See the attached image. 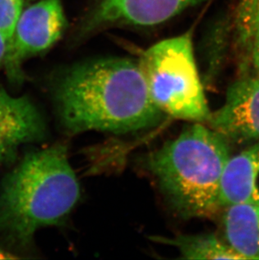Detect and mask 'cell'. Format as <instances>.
I'll return each instance as SVG.
<instances>
[{
	"label": "cell",
	"mask_w": 259,
	"mask_h": 260,
	"mask_svg": "<svg viewBox=\"0 0 259 260\" xmlns=\"http://www.w3.org/2000/svg\"><path fill=\"white\" fill-rule=\"evenodd\" d=\"M61 126L70 135L125 134L156 125L164 113L152 101L137 61L97 59L69 69L55 89Z\"/></svg>",
	"instance_id": "obj_1"
},
{
	"label": "cell",
	"mask_w": 259,
	"mask_h": 260,
	"mask_svg": "<svg viewBox=\"0 0 259 260\" xmlns=\"http://www.w3.org/2000/svg\"><path fill=\"white\" fill-rule=\"evenodd\" d=\"M80 198L64 145L28 152L3 179L0 235L26 246L39 229L63 222Z\"/></svg>",
	"instance_id": "obj_2"
},
{
	"label": "cell",
	"mask_w": 259,
	"mask_h": 260,
	"mask_svg": "<svg viewBox=\"0 0 259 260\" xmlns=\"http://www.w3.org/2000/svg\"><path fill=\"white\" fill-rule=\"evenodd\" d=\"M230 157L225 138L204 123L193 122L151 152L144 166L182 218H210L221 209L220 183Z\"/></svg>",
	"instance_id": "obj_3"
},
{
	"label": "cell",
	"mask_w": 259,
	"mask_h": 260,
	"mask_svg": "<svg viewBox=\"0 0 259 260\" xmlns=\"http://www.w3.org/2000/svg\"><path fill=\"white\" fill-rule=\"evenodd\" d=\"M137 63L151 98L163 113L190 122L207 123L211 111L190 33L152 45L142 52Z\"/></svg>",
	"instance_id": "obj_4"
},
{
	"label": "cell",
	"mask_w": 259,
	"mask_h": 260,
	"mask_svg": "<svg viewBox=\"0 0 259 260\" xmlns=\"http://www.w3.org/2000/svg\"><path fill=\"white\" fill-rule=\"evenodd\" d=\"M67 27L61 0H40L23 10L10 43L5 66L10 80H22L20 66L25 59L46 52Z\"/></svg>",
	"instance_id": "obj_5"
},
{
	"label": "cell",
	"mask_w": 259,
	"mask_h": 260,
	"mask_svg": "<svg viewBox=\"0 0 259 260\" xmlns=\"http://www.w3.org/2000/svg\"><path fill=\"white\" fill-rule=\"evenodd\" d=\"M206 124L229 143L259 142V75L242 72Z\"/></svg>",
	"instance_id": "obj_6"
},
{
	"label": "cell",
	"mask_w": 259,
	"mask_h": 260,
	"mask_svg": "<svg viewBox=\"0 0 259 260\" xmlns=\"http://www.w3.org/2000/svg\"><path fill=\"white\" fill-rule=\"evenodd\" d=\"M203 0H96L85 27L91 31L110 26H155Z\"/></svg>",
	"instance_id": "obj_7"
},
{
	"label": "cell",
	"mask_w": 259,
	"mask_h": 260,
	"mask_svg": "<svg viewBox=\"0 0 259 260\" xmlns=\"http://www.w3.org/2000/svg\"><path fill=\"white\" fill-rule=\"evenodd\" d=\"M46 136V121L31 100L0 88V165L15 159L22 145L39 143Z\"/></svg>",
	"instance_id": "obj_8"
},
{
	"label": "cell",
	"mask_w": 259,
	"mask_h": 260,
	"mask_svg": "<svg viewBox=\"0 0 259 260\" xmlns=\"http://www.w3.org/2000/svg\"><path fill=\"white\" fill-rule=\"evenodd\" d=\"M221 209L237 204L259 205V142L231 156L220 183Z\"/></svg>",
	"instance_id": "obj_9"
},
{
	"label": "cell",
	"mask_w": 259,
	"mask_h": 260,
	"mask_svg": "<svg viewBox=\"0 0 259 260\" xmlns=\"http://www.w3.org/2000/svg\"><path fill=\"white\" fill-rule=\"evenodd\" d=\"M223 239L244 260L259 259V205L224 207Z\"/></svg>",
	"instance_id": "obj_10"
},
{
	"label": "cell",
	"mask_w": 259,
	"mask_h": 260,
	"mask_svg": "<svg viewBox=\"0 0 259 260\" xmlns=\"http://www.w3.org/2000/svg\"><path fill=\"white\" fill-rule=\"evenodd\" d=\"M158 243L174 246L186 259H236L242 256L236 253L223 238L215 234L180 235L175 238L152 237Z\"/></svg>",
	"instance_id": "obj_11"
},
{
	"label": "cell",
	"mask_w": 259,
	"mask_h": 260,
	"mask_svg": "<svg viewBox=\"0 0 259 260\" xmlns=\"http://www.w3.org/2000/svg\"><path fill=\"white\" fill-rule=\"evenodd\" d=\"M259 21V0H238L233 13L232 30L235 48L242 66Z\"/></svg>",
	"instance_id": "obj_12"
},
{
	"label": "cell",
	"mask_w": 259,
	"mask_h": 260,
	"mask_svg": "<svg viewBox=\"0 0 259 260\" xmlns=\"http://www.w3.org/2000/svg\"><path fill=\"white\" fill-rule=\"evenodd\" d=\"M23 5L24 0H0V33L7 41L9 47L22 14Z\"/></svg>",
	"instance_id": "obj_13"
},
{
	"label": "cell",
	"mask_w": 259,
	"mask_h": 260,
	"mask_svg": "<svg viewBox=\"0 0 259 260\" xmlns=\"http://www.w3.org/2000/svg\"><path fill=\"white\" fill-rule=\"evenodd\" d=\"M241 70L242 72H252L259 75V21L255 29L246 60L241 66Z\"/></svg>",
	"instance_id": "obj_14"
},
{
	"label": "cell",
	"mask_w": 259,
	"mask_h": 260,
	"mask_svg": "<svg viewBox=\"0 0 259 260\" xmlns=\"http://www.w3.org/2000/svg\"><path fill=\"white\" fill-rule=\"evenodd\" d=\"M9 44L5 37L0 33V69L5 65V59L7 57Z\"/></svg>",
	"instance_id": "obj_15"
},
{
	"label": "cell",
	"mask_w": 259,
	"mask_h": 260,
	"mask_svg": "<svg viewBox=\"0 0 259 260\" xmlns=\"http://www.w3.org/2000/svg\"><path fill=\"white\" fill-rule=\"evenodd\" d=\"M15 258H17V257L0 249V259H15Z\"/></svg>",
	"instance_id": "obj_16"
}]
</instances>
